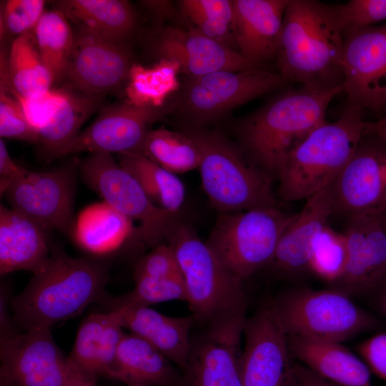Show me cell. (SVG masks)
Here are the masks:
<instances>
[{
    "instance_id": "obj_45",
    "label": "cell",
    "mask_w": 386,
    "mask_h": 386,
    "mask_svg": "<svg viewBox=\"0 0 386 386\" xmlns=\"http://www.w3.org/2000/svg\"><path fill=\"white\" fill-rule=\"evenodd\" d=\"M294 386H343L327 380L300 363L293 365Z\"/></svg>"
},
{
    "instance_id": "obj_11",
    "label": "cell",
    "mask_w": 386,
    "mask_h": 386,
    "mask_svg": "<svg viewBox=\"0 0 386 386\" xmlns=\"http://www.w3.org/2000/svg\"><path fill=\"white\" fill-rule=\"evenodd\" d=\"M332 216L345 219L386 210V142L365 131L332 183Z\"/></svg>"
},
{
    "instance_id": "obj_27",
    "label": "cell",
    "mask_w": 386,
    "mask_h": 386,
    "mask_svg": "<svg viewBox=\"0 0 386 386\" xmlns=\"http://www.w3.org/2000/svg\"><path fill=\"white\" fill-rule=\"evenodd\" d=\"M71 229L77 245L97 257L116 252L132 236L137 237L133 222L104 201L82 210Z\"/></svg>"
},
{
    "instance_id": "obj_29",
    "label": "cell",
    "mask_w": 386,
    "mask_h": 386,
    "mask_svg": "<svg viewBox=\"0 0 386 386\" xmlns=\"http://www.w3.org/2000/svg\"><path fill=\"white\" fill-rule=\"evenodd\" d=\"M103 96L86 95L73 89L65 90L54 116L37 133L46 158L55 159L80 133L83 124L100 107Z\"/></svg>"
},
{
    "instance_id": "obj_40",
    "label": "cell",
    "mask_w": 386,
    "mask_h": 386,
    "mask_svg": "<svg viewBox=\"0 0 386 386\" xmlns=\"http://www.w3.org/2000/svg\"><path fill=\"white\" fill-rule=\"evenodd\" d=\"M12 90L36 134L52 118L65 94V89H50L29 96H22Z\"/></svg>"
},
{
    "instance_id": "obj_28",
    "label": "cell",
    "mask_w": 386,
    "mask_h": 386,
    "mask_svg": "<svg viewBox=\"0 0 386 386\" xmlns=\"http://www.w3.org/2000/svg\"><path fill=\"white\" fill-rule=\"evenodd\" d=\"M58 9L76 24L109 39L125 43L136 26L131 4L124 0H66Z\"/></svg>"
},
{
    "instance_id": "obj_13",
    "label": "cell",
    "mask_w": 386,
    "mask_h": 386,
    "mask_svg": "<svg viewBox=\"0 0 386 386\" xmlns=\"http://www.w3.org/2000/svg\"><path fill=\"white\" fill-rule=\"evenodd\" d=\"M342 66L347 104L380 114L386 107V24L348 27Z\"/></svg>"
},
{
    "instance_id": "obj_25",
    "label": "cell",
    "mask_w": 386,
    "mask_h": 386,
    "mask_svg": "<svg viewBox=\"0 0 386 386\" xmlns=\"http://www.w3.org/2000/svg\"><path fill=\"white\" fill-rule=\"evenodd\" d=\"M291 357L317 375L343 386H370L371 371L342 342L287 336Z\"/></svg>"
},
{
    "instance_id": "obj_10",
    "label": "cell",
    "mask_w": 386,
    "mask_h": 386,
    "mask_svg": "<svg viewBox=\"0 0 386 386\" xmlns=\"http://www.w3.org/2000/svg\"><path fill=\"white\" fill-rule=\"evenodd\" d=\"M287 83L278 71L264 67L218 71L191 77L178 100V107L192 126L202 127L234 108Z\"/></svg>"
},
{
    "instance_id": "obj_23",
    "label": "cell",
    "mask_w": 386,
    "mask_h": 386,
    "mask_svg": "<svg viewBox=\"0 0 386 386\" xmlns=\"http://www.w3.org/2000/svg\"><path fill=\"white\" fill-rule=\"evenodd\" d=\"M115 312L123 328L146 340L173 364L184 370L191 346L193 316L174 317L146 306H118Z\"/></svg>"
},
{
    "instance_id": "obj_22",
    "label": "cell",
    "mask_w": 386,
    "mask_h": 386,
    "mask_svg": "<svg viewBox=\"0 0 386 386\" xmlns=\"http://www.w3.org/2000/svg\"><path fill=\"white\" fill-rule=\"evenodd\" d=\"M332 181L307 199L284 229L269 264L279 272L291 276L310 272L315 238L332 217Z\"/></svg>"
},
{
    "instance_id": "obj_49",
    "label": "cell",
    "mask_w": 386,
    "mask_h": 386,
    "mask_svg": "<svg viewBox=\"0 0 386 386\" xmlns=\"http://www.w3.org/2000/svg\"><path fill=\"white\" fill-rule=\"evenodd\" d=\"M381 214H382V218H383V219H384V221H385V222L386 224V210L384 212H382Z\"/></svg>"
},
{
    "instance_id": "obj_35",
    "label": "cell",
    "mask_w": 386,
    "mask_h": 386,
    "mask_svg": "<svg viewBox=\"0 0 386 386\" xmlns=\"http://www.w3.org/2000/svg\"><path fill=\"white\" fill-rule=\"evenodd\" d=\"M347 257V244L343 233L336 232L327 224L315 238L310 270L332 284L342 275Z\"/></svg>"
},
{
    "instance_id": "obj_43",
    "label": "cell",
    "mask_w": 386,
    "mask_h": 386,
    "mask_svg": "<svg viewBox=\"0 0 386 386\" xmlns=\"http://www.w3.org/2000/svg\"><path fill=\"white\" fill-rule=\"evenodd\" d=\"M361 358L371 372L386 382V332H380L358 346Z\"/></svg>"
},
{
    "instance_id": "obj_6",
    "label": "cell",
    "mask_w": 386,
    "mask_h": 386,
    "mask_svg": "<svg viewBox=\"0 0 386 386\" xmlns=\"http://www.w3.org/2000/svg\"><path fill=\"white\" fill-rule=\"evenodd\" d=\"M167 242L174 250L195 321L205 325L245 312L243 280L230 272L189 227L176 219Z\"/></svg>"
},
{
    "instance_id": "obj_18",
    "label": "cell",
    "mask_w": 386,
    "mask_h": 386,
    "mask_svg": "<svg viewBox=\"0 0 386 386\" xmlns=\"http://www.w3.org/2000/svg\"><path fill=\"white\" fill-rule=\"evenodd\" d=\"M241 355L243 386H294L288 337L272 301L247 319Z\"/></svg>"
},
{
    "instance_id": "obj_41",
    "label": "cell",
    "mask_w": 386,
    "mask_h": 386,
    "mask_svg": "<svg viewBox=\"0 0 386 386\" xmlns=\"http://www.w3.org/2000/svg\"><path fill=\"white\" fill-rule=\"evenodd\" d=\"M345 28L366 27L386 19V0H351L337 5Z\"/></svg>"
},
{
    "instance_id": "obj_1",
    "label": "cell",
    "mask_w": 386,
    "mask_h": 386,
    "mask_svg": "<svg viewBox=\"0 0 386 386\" xmlns=\"http://www.w3.org/2000/svg\"><path fill=\"white\" fill-rule=\"evenodd\" d=\"M345 29L337 5L288 0L274 59L278 72L288 83L342 86Z\"/></svg>"
},
{
    "instance_id": "obj_46",
    "label": "cell",
    "mask_w": 386,
    "mask_h": 386,
    "mask_svg": "<svg viewBox=\"0 0 386 386\" xmlns=\"http://www.w3.org/2000/svg\"><path fill=\"white\" fill-rule=\"evenodd\" d=\"M69 369L62 386H95L96 375L88 373L72 365L69 361Z\"/></svg>"
},
{
    "instance_id": "obj_3",
    "label": "cell",
    "mask_w": 386,
    "mask_h": 386,
    "mask_svg": "<svg viewBox=\"0 0 386 386\" xmlns=\"http://www.w3.org/2000/svg\"><path fill=\"white\" fill-rule=\"evenodd\" d=\"M109 275V265L102 257H73L54 249L45 266L12 299L14 321L24 331L51 329L99 300Z\"/></svg>"
},
{
    "instance_id": "obj_33",
    "label": "cell",
    "mask_w": 386,
    "mask_h": 386,
    "mask_svg": "<svg viewBox=\"0 0 386 386\" xmlns=\"http://www.w3.org/2000/svg\"><path fill=\"white\" fill-rule=\"evenodd\" d=\"M69 19L59 9L45 11L34 34L44 64L54 83L64 78L74 33Z\"/></svg>"
},
{
    "instance_id": "obj_34",
    "label": "cell",
    "mask_w": 386,
    "mask_h": 386,
    "mask_svg": "<svg viewBox=\"0 0 386 386\" xmlns=\"http://www.w3.org/2000/svg\"><path fill=\"white\" fill-rule=\"evenodd\" d=\"M180 5L183 13L195 25L194 30L227 46L225 42L231 39L234 17L232 1L182 0Z\"/></svg>"
},
{
    "instance_id": "obj_9",
    "label": "cell",
    "mask_w": 386,
    "mask_h": 386,
    "mask_svg": "<svg viewBox=\"0 0 386 386\" xmlns=\"http://www.w3.org/2000/svg\"><path fill=\"white\" fill-rule=\"evenodd\" d=\"M84 182L103 200L132 222L137 237L152 248L164 242L177 217L154 204L112 154L95 152L78 162Z\"/></svg>"
},
{
    "instance_id": "obj_17",
    "label": "cell",
    "mask_w": 386,
    "mask_h": 386,
    "mask_svg": "<svg viewBox=\"0 0 386 386\" xmlns=\"http://www.w3.org/2000/svg\"><path fill=\"white\" fill-rule=\"evenodd\" d=\"M64 78L71 89L103 96L127 82L132 66L125 43L76 24Z\"/></svg>"
},
{
    "instance_id": "obj_48",
    "label": "cell",
    "mask_w": 386,
    "mask_h": 386,
    "mask_svg": "<svg viewBox=\"0 0 386 386\" xmlns=\"http://www.w3.org/2000/svg\"><path fill=\"white\" fill-rule=\"evenodd\" d=\"M365 131L378 136L386 142V112L377 121L367 122Z\"/></svg>"
},
{
    "instance_id": "obj_26",
    "label": "cell",
    "mask_w": 386,
    "mask_h": 386,
    "mask_svg": "<svg viewBox=\"0 0 386 386\" xmlns=\"http://www.w3.org/2000/svg\"><path fill=\"white\" fill-rule=\"evenodd\" d=\"M157 348L132 333H124L109 377L129 386H182V376Z\"/></svg>"
},
{
    "instance_id": "obj_24",
    "label": "cell",
    "mask_w": 386,
    "mask_h": 386,
    "mask_svg": "<svg viewBox=\"0 0 386 386\" xmlns=\"http://www.w3.org/2000/svg\"><path fill=\"white\" fill-rule=\"evenodd\" d=\"M46 232L37 223L0 206V274L26 270L34 274L47 263L51 251Z\"/></svg>"
},
{
    "instance_id": "obj_31",
    "label": "cell",
    "mask_w": 386,
    "mask_h": 386,
    "mask_svg": "<svg viewBox=\"0 0 386 386\" xmlns=\"http://www.w3.org/2000/svg\"><path fill=\"white\" fill-rule=\"evenodd\" d=\"M6 62L11 85L19 95L29 96L51 89L54 80L41 57L34 31L14 38Z\"/></svg>"
},
{
    "instance_id": "obj_2",
    "label": "cell",
    "mask_w": 386,
    "mask_h": 386,
    "mask_svg": "<svg viewBox=\"0 0 386 386\" xmlns=\"http://www.w3.org/2000/svg\"><path fill=\"white\" fill-rule=\"evenodd\" d=\"M342 91V86H301L282 91L242 122V150L273 180H278L292 152L326 121L328 105Z\"/></svg>"
},
{
    "instance_id": "obj_5",
    "label": "cell",
    "mask_w": 386,
    "mask_h": 386,
    "mask_svg": "<svg viewBox=\"0 0 386 386\" xmlns=\"http://www.w3.org/2000/svg\"><path fill=\"white\" fill-rule=\"evenodd\" d=\"M197 144L202 186L222 213L277 207L273 179L221 134L191 126L184 131Z\"/></svg>"
},
{
    "instance_id": "obj_4",
    "label": "cell",
    "mask_w": 386,
    "mask_h": 386,
    "mask_svg": "<svg viewBox=\"0 0 386 386\" xmlns=\"http://www.w3.org/2000/svg\"><path fill=\"white\" fill-rule=\"evenodd\" d=\"M363 111L346 104L339 119L321 124L292 152L278 178L281 201L307 199L338 175L365 133Z\"/></svg>"
},
{
    "instance_id": "obj_47",
    "label": "cell",
    "mask_w": 386,
    "mask_h": 386,
    "mask_svg": "<svg viewBox=\"0 0 386 386\" xmlns=\"http://www.w3.org/2000/svg\"><path fill=\"white\" fill-rule=\"evenodd\" d=\"M366 296L374 309L386 320V274Z\"/></svg>"
},
{
    "instance_id": "obj_21",
    "label": "cell",
    "mask_w": 386,
    "mask_h": 386,
    "mask_svg": "<svg viewBox=\"0 0 386 386\" xmlns=\"http://www.w3.org/2000/svg\"><path fill=\"white\" fill-rule=\"evenodd\" d=\"M288 0H234L232 30L239 53L254 68L274 59Z\"/></svg>"
},
{
    "instance_id": "obj_36",
    "label": "cell",
    "mask_w": 386,
    "mask_h": 386,
    "mask_svg": "<svg viewBox=\"0 0 386 386\" xmlns=\"http://www.w3.org/2000/svg\"><path fill=\"white\" fill-rule=\"evenodd\" d=\"M0 61V137L38 144V135L13 92L4 53L1 54Z\"/></svg>"
},
{
    "instance_id": "obj_32",
    "label": "cell",
    "mask_w": 386,
    "mask_h": 386,
    "mask_svg": "<svg viewBox=\"0 0 386 386\" xmlns=\"http://www.w3.org/2000/svg\"><path fill=\"white\" fill-rule=\"evenodd\" d=\"M139 153L175 174L198 168L201 161L199 150L187 134L165 128L151 129Z\"/></svg>"
},
{
    "instance_id": "obj_38",
    "label": "cell",
    "mask_w": 386,
    "mask_h": 386,
    "mask_svg": "<svg viewBox=\"0 0 386 386\" xmlns=\"http://www.w3.org/2000/svg\"><path fill=\"white\" fill-rule=\"evenodd\" d=\"M109 312L94 313L81 324L69 361L88 373L98 375L99 353Z\"/></svg>"
},
{
    "instance_id": "obj_37",
    "label": "cell",
    "mask_w": 386,
    "mask_h": 386,
    "mask_svg": "<svg viewBox=\"0 0 386 386\" xmlns=\"http://www.w3.org/2000/svg\"><path fill=\"white\" fill-rule=\"evenodd\" d=\"M134 289L123 297L116 299L112 307L146 306L172 300L187 302L184 283L181 274L156 277H134Z\"/></svg>"
},
{
    "instance_id": "obj_14",
    "label": "cell",
    "mask_w": 386,
    "mask_h": 386,
    "mask_svg": "<svg viewBox=\"0 0 386 386\" xmlns=\"http://www.w3.org/2000/svg\"><path fill=\"white\" fill-rule=\"evenodd\" d=\"M245 312L217 318L205 324L191 340L182 386H243L241 338Z\"/></svg>"
},
{
    "instance_id": "obj_7",
    "label": "cell",
    "mask_w": 386,
    "mask_h": 386,
    "mask_svg": "<svg viewBox=\"0 0 386 386\" xmlns=\"http://www.w3.org/2000/svg\"><path fill=\"white\" fill-rule=\"evenodd\" d=\"M272 302L287 336L342 342L382 325L380 319L358 306L350 295L334 287L297 289Z\"/></svg>"
},
{
    "instance_id": "obj_8",
    "label": "cell",
    "mask_w": 386,
    "mask_h": 386,
    "mask_svg": "<svg viewBox=\"0 0 386 386\" xmlns=\"http://www.w3.org/2000/svg\"><path fill=\"white\" fill-rule=\"evenodd\" d=\"M292 216L278 206L224 213L206 243L230 272L244 280L269 265Z\"/></svg>"
},
{
    "instance_id": "obj_19",
    "label": "cell",
    "mask_w": 386,
    "mask_h": 386,
    "mask_svg": "<svg viewBox=\"0 0 386 386\" xmlns=\"http://www.w3.org/2000/svg\"><path fill=\"white\" fill-rule=\"evenodd\" d=\"M345 269L333 287L350 296L367 295L386 274V224L381 214L346 219Z\"/></svg>"
},
{
    "instance_id": "obj_20",
    "label": "cell",
    "mask_w": 386,
    "mask_h": 386,
    "mask_svg": "<svg viewBox=\"0 0 386 386\" xmlns=\"http://www.w3.org/2000/svg\"><path fill=\"white\" fill-rule=\"evenodd\" d=\"M162 60L176 62L190 77L218 71L254 69L239 53L193 29H162L155 42Z\"/></svg>"
},
{
    "instance_id": "obj_39",
    "label": "cell",
    "mask_w": 386,
    "mask_h": 386,
    "mask_svg": "<svg viewBox=\"0 0 386 386\" xmlns=\"http://www.w3.org/2000/svg\"><path fill=\"white\" fill-rule=\"evenodd\" d=\"M45 1L9 0L1 9V36L15 38L33 31L45 12Z\"/></svg>"
},
{
    "instance_id": "obj_12",
    "label": "cell",
    "mask_w": 386,
    "mask_h": 386,
    "mask_svg": "<svg viewBox=\"0 0 386 386\" xmlns=\"http://www.w3.org/2000/svg\"><path fill=\"white\" fill-rule=\"evenodd\" d=\"M78 162L49 172L26 169L3 195L11 209L46 232H68L74 224L73 209Z\"/></svg>"
},
{
    "instance_id": "obj_42",
    "label": "cell",
    "mask_w": 386,
    "mask_h": 386,
    "mask_svg": "<svg viewBox=\"0 0 386 386\" xmlns=\"http://www.w3.org/2000/svg\"><path fill=\"white\" fill-rule=\"evenodd\" d=\"M179 274L181 272L174 250L168 242L153 247L140 259L134 271V277H164Z\"/></svg>"
},
{
    "instance_id": "obj_16",
    "label": "cell",
    "mask_w": 386,
    "mask_h": 386,
    "mask_svg": "<svg viewBox=\"0 0 386 386\" xmlns=\"http://www.w3.org/2000/svg\"><path fill=\"white\" fill-rule=\"evenodd\" d=\"M0 386H62L69 369L50 328L0 337Z\"/></svg>"
},
{
    "instance_id": "obj_30",
    "label": "cell",
    "mask_w": 386,
    "mask_h": 386,
    "mask_svg": "<svg viewBox=\"0 0 386 386\" xmlns=\"http://www.w3.org/2000/svg\"><path fill=\"white\" fill-rule=\"evenodd\" d=\"M120 166L139 183L156 207L177 216L185 199V189L177 176L139 152L118 154Z\"/></svg>"
},
{
    "instance_id": "obj_44",
    "label": "cell",
    "mask_w": 386,
    "mask_h": 386,
    "mask_svg": "<svg viewBox=\"0 0 386 386\" xmlns=\"http://www.w3.org/2000/svg\"><path fill=\"white\" fill-rule=\"evenodd\" d=\"M26 169L17 164L11 158L4 141L0 140V192L3 194L9 184Z\"/></svg>"
},
{
    "instance_id": "obj_15",
    "label": "cell",
    "mask_w": 386,
    "mask_h": 386,
    "mask_svg": "<svg viewBox=\"0 0 386 386\" xmlns=\"http://www.w3.org/2000/svg\"><path fill=\"white\" fill-rule=\"evenodd\" d=\"M177 107L178 101L159 106L138 105L127 101L104 107L59 157L81 152H139L152 125Z\"/></svg>"
}]
</instances>
